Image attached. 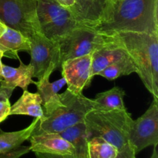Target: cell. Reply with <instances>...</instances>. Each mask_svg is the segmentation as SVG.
<instances>
[{
    "label": "cell",
    "instance_id": "obj_16",
    "mask_svg": "<svg viewBox=\"0 0 158 158\" xmlns=\"http://www.w3.org/2000/svg\"><path fill=\"white\" fill-rule=\"evenodd\" d=\"M0 50L3 52L4 56H8L9 54V57L18 59V52L20 51L29 52V39L19 31L6 26L0 37Z\"/></svg>",
    "mask_w": 158,
    "mask_h": 158
},
{
    "label": "cell",
    "instance_id": "obj_5",
    "mask_svg": "<svg viewBox=\"0 0 158 158\" xmlns=\"http://www.w3.org/2000/svg\"><path fill=\"white\" fill-rule=\"evenodd\" d=\"M36 12L41 32L55 43L80 26L69 9L55 0H37Z\"/></svg>",
    "mask_w": 158,
    "mask_h": 158
},
{
    "label": "cell",
    "instance_id": "obj_15",
    "mask_svg": "<svg viewBox=\"0 0 158 158\" xmlns=\"http://www.w3.org/2000/svg\"><path fill=\"white\" fill-rule=\"evenodd\" d=\"M19 66L17 68L12 67L7 65H2V81L0 82L1 86L9 89H15L16 87H20L25 90L28 86L33 83V67L30 64L26 65L22 62L20 58Z\"/></svg>",
    "mask_w": 158,
    "mask_h": 158
},
{
    "label": "cell",
    "instance_id": "obj_4",
    "mask_svg": "<svg viewBox=\"0 0 158 158\" xmlns=\"http://www.w3.org/2000/svg\"><path fill=\"white\" fill-rule=\"evenodd\" d=\"M63 106L40 120L34 133L60 134L77 123L84 121L86 114L94 110V100L83 94L75 95L66 90L60 94Z\"/></svg>",
    "mask_w": 158,
    "mask_h": 158
},
{
    "label": "cell",
    "instance_id": "obj_8",
    "mask_svg": "<svg viewBox=\"0 0 158 158\" xmlns=\"http://www.w3.org/2000/svg\"><path fill=\"white\" fill-rule=\"evenodd\" d=\"M129 143L136 154L148 147L158 144V100H153L146 112L133 120L129 134Z\"/></svg>",
    "mask_w": 158,
    "mask_h": 158
},
{
    "label": "cell",
    "instance_id": "obj_13",
    "mask_svg": "<svg viewBox=\"0 0 158 158\" xmlns=\"http://www.w3.org/2000/svg\"><path fill=\"white\" fill-rule=\"evenodd\" d=\"M55 70H56L55 66H51L41 79L38 80V81H34L33 83V84L36 86L37 93L42 99V105L44 108L45 116L49 115L52 111L63 105L60 100L59 91L66 86V80L62 77L53 83H50L49 77Z\"/></svg>",
    "mask_w": 158,
    "mask_h": 158
},
{
    "label": "cell",
    "instance_id": "obj_22",
    "mask_svg": "<svg viewBox=\"0 0 158 158\" xmlns=\"http://www.w3.org/2000/svg\"><path fill=\"white\" fill-rule=\"evenodd\" d=\"M118 149L101 137H95L87 142V158H114Z\"/></svg>",
    "mask_w": 158,
    "mask_h": 158
},
{
    "label": "cell",
    "instance_id": "obj_9",
    "mask_svg": "<svg viewBox=\"0 0 158 158\" xmlns=\"http://www.w3.org/2000/svg\"><path fill=\"white\" fill-rule=\"evenodd\" d=\"M29 39L31 56L29 64L33 67V77L41 79L51 66H55L56 69H60L58 43L49 40L42 32H38Z\"/></svg>",
    "mask_w": 158,
    "mask_h": 158
},
{
    "label": "cell",
    "instance_id": "obj_23",
    "mask_svg": "<svg viewBox=\"0 0 158 158\" xmlns=\"http://www.w3.org/2000/svg\"><path fill=\"white\" fill-rule=\"evenodd\" d=\"M14 89L0 86V123L10 116V97Z\"/></svg>",
    "mask_w": 158,
    "mask_h": 158
},
{
    "label": "cell",
    "instance_id": "obj_32",
    "mask_svg": "<svg viewBox=\"0 0 158 158\" xmlns=\"http://www.w3.org/2000/svg\"><path fill=\"white\" fill-rule=\"evenodd\" d=\"M0 86H1V84H0Z\"/></svg>",
    "mask_w": 158,
    "mask_h": 158
},
{
    "label": "cell",
    "instance_id": "obj_29",
    "mask_svg": "<svg viewBox=\"0 0 158 158\" xmlns=\"http://www.w3.org/2000/svg\"><path fill=\"white\" fill-rule=\"evenodd\" d=\"M150 158H158V152H157V146L154 147V151H153L152 154H151Z\"/></svg>",
    "mask_w": 158,
    "mask_h": 158
},
{
    "label": "cell",
    "instance_id": "obj_12",
    "mask_svg": "<svg viewBox=\"0 0 158 158\" xmlns=\"http://www.w3.org/2000/svg\"><path fill=\"white\" fill-rule=\"evenodd\" d=\"M30 151L34 153L75 155V149L71 143L56 133H32L29 138Z\"/></svg>",
    "mask_w": 158,
    "mask_h": 158
},
{
    "label": "cell",
    "instance_id": "obj_10",
    "mask_svg": "<svg viewBox=\"0 0 158 158\" xmlns=\"http://www.w3.org/2000/svg\"><path fill=\"white\" fill-rule=\"evenodd\" d=\"M92 54L71 59L63 62L60 69L62 77L66 80L67 89L75 95L83 94V89L92 83L91 76Z\"/></svg>",
    "mask_w": 158,
    "mask_h": 158
},
{
    "label": "cell",
    "instance_id": "obj_31",
    "mask_svg": "<svg viewBox=\"0 0 158 158\" xmlns=\"http://www.w3.org/2000/svg\"><path fill=\"white\" fill-rule=\"evenodd\" d=\"M111 2H116V1H118V0H110Z\"/></svg>",
    "mask_w": 158,
    "mask_h": 158
},
{
    "label": "cell",
    "instance_id": "obj_21",
    "mask_svg": "<svg viewBox=\"0 0 158 158\" xmlns=\"http://www.w3.org/2000/svg\"><path fill=\"white\" fill-rule=\"evenodd\" d=\"M137 67L134 61L127 54L103 69L98 76H101L110 81H113L122 76H128L134 73H137Z\"/></svg>",
    "mask_w": 158,
    "mask_h": 158
},
{
    "label": "cell",
    "instance_id": "obj_11",
    "mask_svg": "<svg viewBox=\"0 0 158 158\" xmlns=\"http://www.w3.org/2000/svg\"><path fill=\"white\" fill-rule=\"evenodd\" d=\"M110 3V0H75L67 9L78 24L94 29L104 20Z\"/></svg>",
    "mask_w": 158,
    "mask_h": 158
},
{
    "label": "cell",
    "instance_id": "obj_2",
    "mask_svg": "<svg viewBox=\"0 0 158 158\" xmlns=\"http://www.w3.org/2000/svg\"><path fill=\"white\" fill-rule=\"evenodd\" d=\"M108 35L126 50L142 83L154 100H158V34L120 32Z\"/></svg>",
    "mask_w": 158,
    "mask_h": 158
},
{
    "label": "cell",
    "instance_id": "obj_28",
    "mask_svg": "<svg viewBox=\"0 0 158 158\" xmlns=\"http://www.w3.org/2000/svg\"><path fill=\"white\" fill-rule=\"evenodd\" d=\"M4 56L3 52L0 50V82L2 81V65L3 63H2V59Z\"/></svg>",
    "mask_w": 158,
    "mask_h": 158
},
{
    "label": "cell",
    "instance_id": "obj_26",
    "mask_svg": "<svg viewBox=\"0 0 158 158\" xmlns=\"http://www.w3.org/2000/svg\"><path fill=\"white\" fill-rule=\"evenodd\" d=\"M35 158H80L75 155H56V154L35 153Z\"/></svg>",
    "mask_w": 158,
    "mask_h": 158
},
{
    "label": "cell",
    "instance_id": "obj_27",
    "mask_svg": "<svg viewBox=\"0 0 158 158\" xmlns=\"http://www.w3.org/2000/svg\"><path fill=\"white\" fill-rule=\"evenodd\" d=\"M55 1L65 8H69L75 2V0H55Z\"/></svg>",
    "mask_w": 158,
    "mask_h": 158
},
{
    "label": "cell",
    "instance_id": "obj_14",
    "mask_svg": "<svg viewBox=\"0 0 158 158\" xmlns=\"http://www.w3.org/2000/svg\"><path fill=\"white\" fill-rule=\"evenodd\" d=\"M108 36V43L92 53L91 76L93 78L98 76L108 66L127 55L126 50L111 35Z\"/></svg>",
    "mask_w": 158,
    "mask_h": 158
},
{
    "label": "cell",
    "instance_id": "obj_1",
    "mask_svg": "<svg viewBox=\"0 0 158 158\" xmlns=\"http://www.w3.org/2000/svg\"><path fill=\"white\" fill-rule=\"evenodd\" d=\"M94 29L106 35L120 32L158 34V0L110 1L104 20Z\"/></svg>",
    "mask_w": 158,
    "mask_h": 158
},
{
    "label": "cell",
    "instance_id": "obj_7",
    "mask_svg": "<svg viewBox=\"0 0 158 158\" xmlns=\"http://www.w3.org/2000/svg\"><path fill=\"white\" fill-rule=\"evenodd\" d=\"M108 41L109 36L106 34L80 25L59 41L60 65L66 60L92 54Z\"/></svg>",
    "mask_w": 158,
    "mask_h": 158
},
{
    "label": "cell",
    "instance_id": "obj_6",
    "mask_svg": "<svg viewBox=\"0 0 158 158\" xmlns=\"http://www.w3.org/2000/svg\"><path fill=\"white\" fill-rule=\"evenodd\" d=\"M37 0H0V21L27 38L41 32Z\"/></svg>",
    "mask_w": 158,
    "mask_h": 158
},
{
    "label": "cell",
    "instance_id": "obj_25",
    "mask_svg": "<svg viewBox=\"0 0 158 158\" xmlns=\"http://www.w3.org/2000/svg\"><path fill=\"white\" fill-rule=\"evenodd\" d=\"M137 154L132 145L128 142L123 148L119 150L117 155L114 158H137Z\"/></svg>",
    "mask_w": 158,
    "mask_h": 158
},
{
    "label": "cell",
    "instance_id": "obj_20",
    "mask_svg": "<svg viewBox=\"0 0 158 158\" xmlns=\"http://www.w3.org/2000/svg\"><path fill=\"white\" fill-rule=\"evenodd\" d=\"M39 121L40 119L35 118L29 127L18 131L5 132L0 130V153L15 149L21 146L26 140H29Z\"/></svg>",
    "mask_w": 158,
    "mask_h": 158
},
{
    "label": "cell",
    "instance_id": "obj_19",
    "mask_svg": "<svg viewBox=\"0 0 158 158\" xmlns=\"http://www.w3.org/2000/svg\"><path fill=\"white\" fill-rule=\"evenodd\" d=\"M59 134L73 146L76 151L75 156L87 158L88 137L84 122L69 127Z\"/></svg>",
    "mask_w": 158,
    "mask_h": 158
},
{
    "label": "cell",
    "instance_id": "obj_30",
    "mask_svg": "<svg viewBox=\"0 0 158 158\" xmlns=\"http://www.w3.org/2000/svg\"><path fill=\"white\" fill-rule=\"evenodd\" d=\"M6 25L3 24V23L0 21V37H1V35H2V33L4 32L5 29H6Z\"/></svg>",
    "mask_w": 158,
    "mask_h": 158
},
{
    "label": "cell",
    "instance_id": "obj_18",
    "mask_svg": "<svg viewBox=\"0 0 158 158\" xmlns=\"http://www.w3.org/2000/svg\"><path fill=\"white\" fill-rule=\"evenodd\" d=\"M125 91L119 86H114L109 90L100 93L96 95L94 101V110H127L125 106Z\"/></svg>",
    "mask_w": 158,
    "mask_h": 158
},
{
    "label": "cell",
    "instance_id": "obj_24",
    "mask_svg": "<svg viewBox=\"0 0 158 158\" xmlns=\"http://www.w3.org/2000/svg\"><path fill=\"white\" fill-rule=\"evenodd\" d=\"M30 148L27 146H20L12 151L0 153V158H20L22 156L30 152Z\"/></svg>",
    "mask_w": 158,
    "mask_h": 158
},
{
    "label": "cell",
    "instance_id": "obj_3",
    "mask_svg": "<svg viewBox=\"0 0 158 158\" xmlns=\"http://www.w3.org/2000/svg\"><path fill=\"white\" fill-rule=\"evenodd\" d=\"M83 122L88 140L95 137H101L118 151L129 142L133 119L127 110H93L86 114Z\"/></svg>",
    "mask_w": 158,
    "mask_h": 158
},
{
    "label": "cell",
    "instance_id": "obj_17",
    "mask_svg": "<svg viewBox=\"0 0 158 158\" xmlns=\"http://www.w3.org/2000/svg\"><path fill=\"white\" fill-rule=\"evenodd\" d=\"M43 102L38 93L25 89L21 97L11 106L10 115H26L42 120L45 117Z\"/></svg>",
    "mask_w": 158,
    "mask_h": 158
}]
</instances>
